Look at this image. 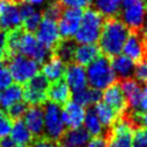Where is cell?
<instances>
[{"instance_id":"1","label":"cell","mask_w":147,"mask_h":147,"mask_svg":"<svg viewBox=\"0 0 147 147\" xmlns=\"http://www.w3.org/2000/svg\"><path fill=\"white\" fill-rule=\"evenodd\" d=\"M7 54L9 56L20 54L38 64H44L49 60L52 52L42 46L33 33L26 32L23 28H17L7 32Z\"/></svg>"},{"instance_id":"2","label":"cell","mask_w":147,"mask_h":147,"mask_svg":"<svg viewBox=\"0 0 147 147\" xmlns=\"http://www.w3.org/2000/svg\"><path fill=\"white\" fill-rule=\"evenodd\" d=\"M129 33L127 26L118 17L106 18L99 38V48L103 53V56L109 59L119 55Z\"/></svg>"},{"instance_id":"3","label":"cell","mask_w":147,"mask_h":147,"mask_svg":"<svg viewBox=\"0 0 147 147\" xmlns=\"http://www.w3.org/2000/svg\"><path fill=\"white\" fill-rule=\"evenodd\" d=\"M103 16L93 8H87L83 13L79 28L75 34V41L80 45L95 44L101 34Z\"/></svg>"},{"instance_id":"4","label":"cell","mask_w":147,"mask_h":147,"mask_svg":"<svg viewBox=\"0 0 147 147\" xmlns=\"http://www.w3.org/2000/svg\"><path fill=\"white\" fill-rule=\"evenodd\" d=\"M86 78L90 86L94 90H105L116 80V75L111 68L110 61L106 56H99L88 64Z\"/></svg>"},{"instance_id":"5","label":"cell","mask_w":147,"mask_h":147,"mask_svg":"<svg viewBox=\"0 0 147 147\" xmlns=\"http://www.w3.org/2000/svg\"><path fill=\"white\" fill-rule=\"evenodd\" d=\"M7 68L11 79H14L20 85L29 82L39 71V64L36 61L20 54L9 56Z\"/></svg>"},{"instance_id":"6","label":"cell","mask_w":147,"mask_h":147,"mask_svg":"<svg viewBox=\"0 0 147 147\" xmlns=\"http://www.w3.org/2000/svg\"><path fill=\"white\" fill-rule=\"evenodd\" d=\"M64 126L65 125L62 119L61 106L53 102H46L44 108V137L55 141H60L61 137L65 132Z\"/></svg>"},{"instance_id":"7","label":"cell","mask_w":147,"mask_h":147,"mask_svg":"<svg viewBox=\"0 0 147 147\" xmlns=\"http://www.w3.org/2000/svg\"><path fill=\"white\" fill-rule=\"evenodd\" d=\"M49 86L48 79L42 74H37L29 82L25 83L23 88V98L26 105L41 106L47 101V90Z\"/></svg>"},{"instance_id":"8","label":"cell","mask_w":147,"mask_h":147,"mask_svg":"<svg viewBox=\"0 0 147 147\" xmlns=\"http://www.w3.org/2000/svg\"><path fill=\"white\" fill-rule=\"evenodd\" d=\"M147 8L142 0H138L129 6L123 7L121 11V21L127 26L130 32L142 31L146 21Z\"/></svg>"},{"instance_id":"9","label":"cell","mask_w":147,"mask_h":147,"mask_svg":"<svg viewBox=\"0 0 147 147\" xmlns=\"http://www.w3.org/2000/svg\"><path fill=\"white\" fill-rule=\"evenodd\" d=\"M83 17V10L77 8H65L61 17L59 18V32L62 39H71L75 37L80 21Z\"/></svg>"},{"instance_id":"10","label":"cell","mask_w":147,"mask_h":147,"mask_svg":"<svg viewBox=\"0 0 147 147\" xmlns=\"http://www.w3.org/2000/svg\"><path fill=\"white\" fill-rule=\"evenodd\" d=\"M36 32H37L36 38L38 39V41L42 46H45L47 49H49L52 53L54 48L57 46V44L62 40L59 32L57 23L49 18L42 17Z\"/></svg>"},{"instance_id":"11","label":"cell","mask_w":147,"mask_h":147,"mask_svg":"<svg viewBox=\"0 0 147 147\" xmlns=\"http://www.w3.org/2000/svg\"><path fill=\"white\" fill-rule=\"evenodd\" d=\"M122 51L126 57L136 63L147 59V42L142 31L130 32Z\"/></svg>"},{"instance_id":"12","label":"cell","mask_w":147,"mask_h":147,"mask_svg":"<svg viewBox=\"0 0 147 147\" xmlns=\"http://www.w3.org/2000/svg\"><path fill=\"white\" fill-rule=\"evenodd\" d=\"M16 0H0V29L10 31L22 24L20 8Z\"/></svg>"},{"instance_id":"13","label":"cell","mask_w":147,"mask_h":147,"mask_svg":"<svg viewBox=\"0 0 147 147\" xmlns=\"http://www.w3.org/2000/svg\"><path fill=\"white\" fill-rule=\"evenodd\" d=\"M102 98H103V102L107 106H109L111 109H114L118 115H122L123 113L129 110L126 98L118 82H115L110 86L105 88Z\"/></svg>"},{"instance_id":"14","label":"cell","mask_w":147,"mask_h":147,"mask_svg":"<svg viewBox=\"0 0 147 147\" xmlns=\"http://www.w3.org/2000/svg\"><path fill=\"white\" fill-rule=\"evenodd\" d=\"M118 83L121 85V88H122L125 98H126L129 109L137 111L139 109L141 95L144 92V90L141 88V85L134 78L121 79V80H118Z\"/></svg>"},{"instance_id":"15","label":"cell","mask_w":147,"mask_h":147,"mask_svg":"<svg viewBox=\"0 0 147 147\" xmlns=\"http://www.w3.org/2000/svg\"><path fill=\"white\" fill-rule=\"evenodd\" d=\"M65 83L68 84L69 88L72 90V92L80 91L86 87L87 78H86V70L83 65H79L75 62H71L65 68L64 72Z\"/></svg>"},{"instance_id":"16","label":"cell","mask_w":147,"mask_h":147,"mask_svg":"<svg viewBox=\"0 0 147 147\" xmlns=\"http://www.w3.org/2000/svg\"><path fill=\"white\" fill-rule=\"evenodd\" d=\"M18 8H20V15H21L23 29L30 33L37 31L42 20V14L37 9H34V7L28 2H20Z\"/></svg>"},{"instance_id":"17","label":"cell","mask_w":147,"mask_h":147,"mask_svg":"<svg viewBox=\"0 0 147 147\" xmlns=\"http://www.w3.org/2000/svg\"><path fill=\"white\" fill-rule=\"evenodd\" d=\"M23 117V122L32 136L37 138L44 136V110L40 106H31Z\"/></svg>"},{"instance_id":"18","label":"cell","mask_w":147,"mask_h":147,"mask_svg":"<svg viewBox=\"0 0 147 147\" xmlns=\"http://www.w3.org/2000/svg\"><path fill=\"white\" fill-rule=\"evenodd\" d=\"M85 117V109L84 107L77 105L74 101H69L64 105L62 109V119L64 125L69 129H77L80 127L84 123Z\"/></svg>"},{"instance_id":"19","label":"cell","mask_w":147,"mask_h":147,"mask_svg":"<svg viewBox=\"0 0 147 147\" xmlns=\"http://www.w3.org/2000/svg\"><path fill=\"white\" fill-rule=\"evenodd\" d=\"M70 96H71L70 88L63 78L53 82L48 86L47 99L53 103H56L59 106H64L67 102H69Z\"/></svg>"},{"instance_id":"20","label":"cell","mask_w":147,"mask_h":147,"mask_svg":"<svg viewBox=\"0 0 147 147\" xmlns=\"http://www.w3.org/2000/svg\"><path fill=\"white\" fill-rule=\"evenodd\" d=\"M101 56V51L95 44L76 45L74 51V61L79 65H88Z\"/></svg>"},{"instance_id":"21","label":"cell","mask_w":147,"mask_h":147,"mask_svg":"<svg viewBox=\"0 0 147 147\" xmlns=\"http://www.w3.org/2000/svg\"><path fill=\"white\" fill-rule=\"evenodd\" d=\"M88 141L90 134L82 126L77 129H69L60 139L63 147H86Z\"/></svg>"},{"instance_id":"22","label":"cell","mask_w":147,"mask_h":147,"mask_svg":"<svg viewBox=\"0 0 147 147\" xmlns=\"http://www.w3.org/2000/svg\"><path fill=\"white\" fill-rule=\"evenodd\" d=\"M65 63L62 62L56 55L52 54L49 60L42 64V75L48 79V82H56L62 79L65 72Z\"/></svg>"},{"instance_id":"23","label":"cell","mask_w":147,"mask_h":147,"mask_svg":"<svg viewBox=\"0 0 147 147\" xmlns=\"http://www.w3.org/2000/svg\"><path fill=\"white\" fill-rule=\"evenodd\" d=\"M10 138L15 141L18 147H31L33 142V136L26 127L25 123L21 119L15 121L11 125Z\"/></svg>"},{"instance_id":"24","label":"cell","mask_w":147,"mask_h":147,"mask_svg":"<svg viewBox=\"0 0 147 147\" xmlns=\"http://www.w3.org/2000/svg\"><path fill=\"white\" fill-rule=\"evenodd\" d=\"M23 99V87L20 84H10L0 92V109H8Z\"/></svg>"},{"instance_id":"25","label":"cell","mask_w":147,"mask_h":147,"mask_svg":"<svg viewBox=\"0 0 147 147\" xmlns=\"http://www.w3.org/2000/svg\"><path fill=\"white\" fill-rule=\"evenodd\" d=\"M110 64H111V68H113L115 75H117L119 77V80L131 78V76L133 75L134 62L131 61L125 55H116V56L111 57Z\"/></svg>"},{"instance_id":"26","label":"cell","mask_w":147,"mask_h":147,"mask_svg":"<svg viewBox=\"0 0 147 147\" xmlns=\"http://www.w3.org/2000/svg\"><path fill=\"white\" fill-rule=\"evenodd\" d=\"M72 101L76 102L77 105L82 106V107H87V106H92V105H96L98 102H100L102 94L100 91L94 90L92 87H85L80 91L77 92H72Z\"/></svg>"},{"instance_id":"27","label":"cell","mask_w":147,"mask_h":147,"mask_svg":"<svg viewBox=\"0 0 147 147\" xmlns=\"http://www.w3.org/2000/svg\"><path fill=\"white\" fill-rule=\"evenodd\" d=\"M94 9L102 16L116 17L121 10V0H92Z\"/></svg>"},{"instance_id":"28","label":"cell","mask_w":147,"mask_h":147,"mask_svg":"<svg viewBox=\"0 0 147 147\" xmlns=\"http://www.w3.org/2000/svg\"><path fill=\"white\" fill-rule=\"evenodd\" d=\"M94 111L102 126H106L107 129H109L119 117V115L105 102H98L96 105H94Z\"/></svg>"},{"instance_id":"29","label":"cell","mask_w":147,"mask_h":147,"mask_svg":"<svg viewBox=\"0 0 147 147\" xmlns=\"http://www.w3.org/2000/svg\"><path fill=\"white\" fill-rule=\"evenodd\" d=\"M75 47H76V44H75L74 40H71V39H62L57 44V46L54 48L52 54L56 55L62 62L69 64L74 60Z\"/></svg>"},{"instance_id":"30","label":"cell","mask_w":147,"mask_h":147,"mask_svg":"<svg viewBox=\"0 0 147 147\" xmlns=\"http://www.w3.org/2000/svg\"><path fill=\"white\" fill-rule=\"evenodd\" d=\"M84 124H85V130L88 132V134L93 136V137H100L103 136V126L100 123L94 108H88L85 111V117H84Z\"/></svg>"},{"instance_id":"31","label":"cell","mask_w":147,"mask_h":147,"mask_svg":"<svg viewBox=\"0 0 147 147\" xmlns=\"http://www.w3.org/2000/svg\"><path fill=\"white\" fill-rule=\"evenodd\" d=\"M63 6H62V3L60 2V1H57V0H54L53 2H51L47 7H46V9L41 13L42 14V17H45V18H49V20H53V21H59V18L61 17V15H62V13H63Z\"/></svg>"},{"instance_id":"32","label":"cell","mask_w":147,"mask_h":147,"mask_svg":"<svg viewBox=\"0 0 147 147\" xmlns=\"http://www.w3.org/2000/svg\"><path fill=\"white\" fill-rule=\"evenodd\" d=\"M28 110V105L26 102L24 101H20V102H16L15 105H13L11 107H9L7 109V115L9 116L10 119H14V121H18L21 119L25 113Z\"/></svg>"},{"instance_id":"33","label":"cell","mask_w":147,"mask_h":147,"mask_svg":"<svg viewBox=\"0 0 147 147\" xmlns=\"http://www.w3.org/2000/svg\"><path fill=\"white\" fill-rule=\"evenodd\" d=\"M11 119L9 118V116L6 114V111H3L2 109H0V139L8 137V134L10 133L11 130Z\"/></svg>"},{"instance_id":"34","label":"cell","mask_w":147,"mask_h":147,"mask_svg":"<svg viewBox=\"0 0 147 147\" xmlns=\"http://www.w3.org/2000/svg\"><path fill=\"white\" fill-rule=\"evenodd\" d=\"M132 147H147V131L145 129L138 127L133 132Z\"/></svg>"},{"instance_id":"35","label":"cell","mask_w":147,"mask_h":147,"mask_svg":"<svg viewBox=\"0 0 147 147\" xmlns=\"http://www.w3.org/2000/svg\"><path fill=\"white\" fill-rule=\"evenodd\" d=\"M133 76L137 82H146L147 80V59L138 62L134 67Z\"/></svg>"},{"instance_id":"36","label":"cell","mask_w":147,"mask_h":147,"mask_svg":"<svg viewBox=\"0 0 147 147\" xmlns=\"http://www.w3.org/2000/svg\"><path fill=\"white\" fill-rule=\"evenodd\" d=\"M11 80L13 79L7 65L2 61H0V92L6 87H8L11 84Z\"/></svg>"},{"instance_id":"37","label":"cell","mask_w":147,"mask_h":147,"mask_svg":"<svg viewBox=\"0 0 147 147\" xmlns=\"http://www.w3.org/2000/svg\"><path fill=\"white\" fill-rule=\"evenodd\" d=\"M31 147H63L60 141H55L52 139H48L46 137H39L36 138L31 145Z\"/></svg>"},{"instance_id":"38","label":"cell","mask_w":147,"mask_h":147,"mask_svg":"<svg viewBox=\"0 0 147 147\" xmlns=\"http://www.w3.org/2000/svg\"><path fill=\"white\" fill-rule=\"evenodd\" d=\"M60 2L62 3L63 7L82 9V8H87L92 3V0H60Z\"/></svg>"},{"instance_id":"39","label":"cell","mask_w":147,"mask_h":147,"mask_svg":"<svg viewBox=\"0 0 147 147\" xmlns=\"http://www.w3.org/2000/svg\"><path fill=\"white\" fill-rule=\"evenodd\" d=\"M86 147H109V146H108V140L103 134L100 137H93L87 142Z\"/></svg>"},{"instance_id":"40","label":"cell","mask_w":147,"mask_h":147,"mask_svg":"<svg viewBox=\"0 0 147 147\" xmlns=\"http://www.w3.org/2000/svg\"><path fill=\"white\" fill-rule=\"evenodd\" d=\"M7 55V32L0 29V61Z\"/></svg>"},{"instance_id":"41","label":"cell","mask_w":147,"mask_h":147,"mask_svg":"<svg viewBox=\"0 0 147 147\" xmlns=\"http://www.w3.org/2000/svg\"><path fill=\"white\" fill-rule=\"evenodd\" d=\"M0 147H18V146L15 144V141L10 137H5L0 139Z\"/></svg>"},{"instance_id":"42","label":"cell","mask_w":147,"mask_h":147,"mask_svg":"<svg viewBox=\"0 0 147 147\" xmlns=\"http://www.w3.org/2000/svg\"><path fill=\"white\" fill-rule=\"evenodd\" d=\"M139 109L140 110H138V111H147V88H145L144 92H142L140 105H139Z\"/></svg>"},{"instance_id":"43","label":"cell","mask_w":147,"mask_h":147,"mask_svg":"<svg viewBox=\"0 0 147 147\" xmlns=\"http://www.w3.org/2000/svg\"><path fill=\"white\" fill-rule=\"evenodd\" d=\"M21 2H28L30 5H40L45 0H20Z\"/></svg>"},{"instance_id":"44","label":"cell","mask_w":147,"mask_h":147,"mask_svg":"<svg viewBox=\"0 0 147 147\" xmlns=\"http://www.w3.org/2000/svg\"><path fill=\"white\" fill-rule=\"evenodd\" d=\"M136 1H138V0H121V3H122L123 7H125V6H129V5H131Z\"/></svg>"},{"instance_id":"45","label":"cell","mask_w":147,"mask_h":147,"mask_svg":"<svg viewBox=\"0 0 147 147\" xmlns=\"http://www.w3.org/2000/svg\"><path fill=\"white\" fill-rule=\"evenodd\" d=\"M144 30H142V34H144V37H145V40H146V42H147V20H146V22H145V24H144Z\"/></svg>"},{"instance_id":"46","label":"cell","mask_w":147,"mask_h":147,"mask_svg":"<svg viewBox=\"0 0 147 147\" xmlns=\"http://www.w3.org/2000/svg\"><path fill=\"white\" fill-rule=\"evenodd\" d=\"M144 1H145V3H146V5H147V0H144Z\"/></svg>"},{"instance_id":"47","label":"cell","mask_w":147,"mask_h":147,"mask_svg":"<svg viewBox=\"0 0 147 147\" xmlns=\"http://www.w3.org/2000/svg\"><path fill=\"white\" fill-rule=\"evenodd\" d=\"M146 85H147V80H146Z\"/></svg>"}]
</instances>
